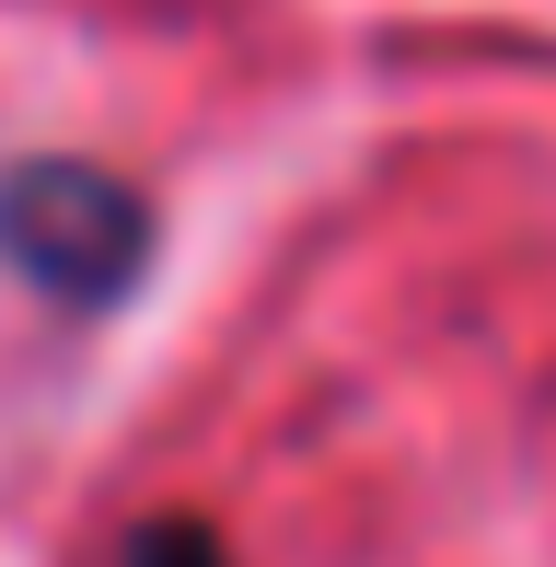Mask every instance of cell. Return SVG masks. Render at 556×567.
<instances>
[{"mask_svg": "<svg viewBox=\"0 0 556 567\" xmlns=\"http://www.w3.org/2000/svg\"><path fill=\"white\" fill-rule=\"evenodd\" d=\"M0 255L47 301H116L151 255V209L105 163H12L0 174Z\"/></svg>", "mask_w": 556, "mask_h": 567, "instance_id": "6da1fadb", "label": "cell"}, {"mask_svg": "<svg viewBox=\"0 0 556 567\" xmlns=\"http://www.w3.org/2000/svg\"><path fill=\"white\" fill-rule=\"evenodd\" d=\"M128 567H233V545L209 522H186V509H163V522L128 533Z\"/></svg>", "mask_w": 556, "mask_h": 567, "instance_id": "7a4b0ae2", "label": "cell"}]
</instances>
